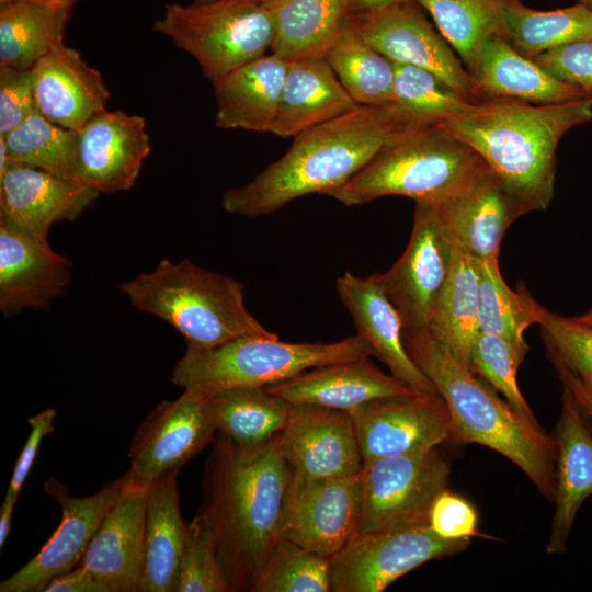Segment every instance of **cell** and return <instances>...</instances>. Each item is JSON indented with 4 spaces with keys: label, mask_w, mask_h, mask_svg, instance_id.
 Listing matches in <instances>:
<instances>
[{
    "label": "cell",
    "mask_w": 592,
    "mask_h": 592,
    "mask_svg": "<svg viewBox=\"0 0 592 592\" xmlns=\"http://www.w3.org/2000/svg\"><path fill=\"white\" fill-rule=\"evenodd\" d=\"M363 464L437 447L451 437L447 406L439 394L414 391L379 398L349 411Z\"/></svg>",
    "instance_id": "16"
},
{
    "label": "cell",
    "mask_w": 592,
    "mask_h": 592,
    "mask_svg": "<svg viewBox=\"0 0 592 592\" xmlns=\"http://www.w3.org/2000/svg\"><path fill=\"white\" fill-rule=\"evenodd\" d=\"M180 469L166 471L149 485L139 592H178L186 532L177 486Z\"/></svg>",
    "instance_id": "30"
},
{
    "label": "cell",
    "mask_w": 592,
    "mask_h": 592,
    "mask_svg": "<svg viewBox=\"0 0 592 592\" xmlns=\"http://www.w3.org/2000/svg\"><path fill=\"white\" fill-rule=\"evenodd\" d=\"M271 15V53L287 62L325 56L349 14V0H257Z\"/></svg>",
    "instance_id": "31"
},
{
    "label": "cell",
    "mask_w": 592,
    "mask_h": 592,
    "mask_svg": "<svg viewBox=\"0 0 592 592\" xmlns=\"http://www.w3.org/2000/svg\"><path fill=\"white\" fill-rule=\"evenodd\" d=\"M574 322L592 327V308L589 309L587 312L580 316L570 317Z\"/></svg>",
    "instance_id": "53"
},
{
    "label": "cell",
    "mask_w": 592,
    "mask_h": 592,
    "mask_svg": "<svg viewBox=\"0 0 592 592\" xmlns=\"http://www.w3.org/2000/svg\"><path fill=\"white\" fill-rule=\"evenodd\" d=\"M277 440L295 473L314 478H333L354 476L363 468L349 411L291 403L287 421Z\"/></svg>",
    "instance_id": "18"
},
{
    "label": "cell",
    "mask_w": 592,
    "mask_h": 592,
    "mask_svg": "<svg viewBox=\"0 0 592 592\" xmlns=\"http://www.w3.org/2000/svg\"><path fill=\"white\" fill-rule=\"evenodd\" d=\"M403 342L447 406L451 437L459 443L480 444L509 458L544 497L554 500L555 439L481 383L426 330L403 329Z\"/></svg>",
    "instance_id": "4"
},
{
    "label": "cell",
    "mask_w": 592,
    "mask_h": 592,
    "mask_svg": "<svg viewBox=\"0 0 592 592\" xmlns=\"http://www.w3.org/2000/svg\"><path fill=\"white\" fill-rule=\"evenodd\" d=\"M456 247L436 202H415L409 242L380 278L405 329L426 330L449 277Z\"/></svg>",
    "instance_id": "11"
},
{
    "label": "cell",
    "mask_w": 592,
    "mask_h": 592,
    "mask_svg": "<svg viewBox=\"0 0 592 592\" xmlns=\"http://www.w3.org/2000/svg\"><path fill=\"white\" fill-rule=\"evenodd\" d=\"M99 194L80 182L10 162L0 174V221L48 242L54 224L75 220Z\"/></svg>",
    "instance_id": "19"
},
{
    "label": "cell",
    "mask_w": 592,
    "mask_h": 592,
    "mask_svg": "<svg viewBox=\"0 0 592 592\" xmlns=\"http://www.w3.org/2000/svg\"><path fill=\"white\" fill-rule=\"evenodd\" d=\"M504 37L525 57L561 45L592 38V10L581 3L556 10H536L521 0H506Z\"/></svg>",
    "instance_id": "37"
},
{
    "label": "cell",
    "mask_w": 592,
    "mask_h": 592,
    "mask_svg": "<svg viewBox=\"0 0 592 592\" xmlns=\"http://www.w3.org/2000/svg\"><path fill=\"white\" fill-rule=\"evenodd\" d=\"M37 111L32 71L0 67V135Z\"/></svg>",
    "instance_id": "46"
},
{
    "label": "cell",
    "mask_w": 592,
    "mask_h": 592,
    "mask_svg": "<svg viewBox=\"0 0 592 592\" xmlns=\"http://www.w3.org/2000/svg\"><path fill=\"white\" fill-rule=\"evenodd\" d=\"M449 464L436 447L363 464L356 533L426 522L433 500L447 489Z\"/></svg>",
    "instance_id": "10"
},
{
    "label": "cell",
    "mask_w": 592,
    "mask_h": 592,
    "mask_svg": "<svg viewBox=\"0 0 592 592\" xmlns=\"http://www.w3.org/2000/svg\"><path fill=\"white\" fill-rule=\"evenodd\" d=\"M287 67V61L271 53L219 80L214 86L216 127L270 133L277 115Z\"/></svg>",
    "instance_id": "28"
},
{
    "label": "cell",
    "mask_w": 592,
    "mask_h": 592,
    "mask_svg": "<svg viewBox=\"0 0 592 592\" xmlns=\"http://www.w3.org/2000/svg\"><path fill=\"white\" fill-rule=\"evenodd\" d=\"M335 288L371 355L414 391L437 394L406 349L403 321L385 291L380 273L362 277L346 271L337 278Z\"/></svg>",
    "instance_id": "20"
},
{
    "label": "cell",
    "mask_w": 592,
    "mask_h": 592,
    "mask_svg": "<svg viewBox=\"0 0 592 592\" xmlns=\"http://www.w3.org/2000/svg\"><path fill=\"white\" fill-rule=\"evenodd\" d=\"M371 352L355 334L334 342H284L277 334H248L215 348L187 343L171 382L203 395L236 387H266L301 372L367 358Z\"/></svg>",
    "instance_id": "7"
},
{
    "label": "cell",
    "mask_w": 592,
    "mask_h": 592,
    "mask_svg": "<svg viewBox=\"0 0 592 592\" xmlns=\"http://www.w3.org/2000/svg\"><path fill=\"white\" fill-rule=\"evenodd\" d=\"M555 365L563 385L567 386L571 390L581 410L587 415L592 418V390L588 388L585 385H583L579 379H577L572 374H570L561 365H558V364H555Z\"/></svg>",
    "instance_id": "50"
},
{
    "label": "cell",
    "mask_w": 592,
    "mask_h": 592,
    "mask_svg": "<svg viewBox=\"0 0 592 592\" xmlns=\"http://www.w3.org/2000/svg\"><path fill=\"white\" fill-rule=\"evenodd\" d=\"M217 433L240 445H257L284 428L291 402L264 387H236L206 395Z\"/></svg>",
    "instance_id": "34"
},
{
    "label": "cell",
    "mask_w": 592,
    "mask_h": 592,
    "mask_svg": "<svg viewBox=\"0 0 592 592\" xmlns=\"http://www.w3.org/2000/svg\"><path fill=\"white\" fill-rule=\"evenodd\" d=\"M129 483L130 477L126 471L91 496L72 497L67 486L49 477L44 483V491L60 506V523L29 562L1 581L0 591L44 592L55 577L79 566L103 519Z\"/></svg>",
    "instance_id": "13"
},
{
    "label": "cell",
    "mask_w": 592,
    "mask_h": 592,
    "mask_svg": "<svg viewBox=\"0 0 592 592\" xmlns=\"http://www.w3.org/2000/svg\"><path fill=\"white\" fill-rule=\"evenodd\" d=\"M394 64V102L418 123L440 124L474 111L480 102L463 95L431 71Z\"/></svg>",
    "instance_id": "40"
},
{
    "label": "cell",
    "mask_w": 592,
    "mask_h": 592,
    "mask_svg": "<svg viewBox=\"0 0 592 592\" xmlns=\"http://www.w3.org/2000/svg\"><path fill=\"white\" fill-rule=\"evenodd\" d=\"M556 503L546 551L565 553L576 515L592 494V434L581 408L563 385L560 417L556 426Z\"/></svg>",
    "instance_id": "26"
},
{
    "label": "cell",
    "mask_w": 592,
    "mask_h": 592,
    "mask_svg": "<svg viewBox=\"0 0 592 592\" xmlns=\"http://www.w3.org/2000/svg\"><path fill=\"white\" fill-rule=\"evenodd\" d=\"M121 291L137 309L151 314L202 348L248 334H274L247 309L243 285L184 259L162 260L150 272L124 282Z\"/></svg>",
    "instance_id": "6"
},
{
    "label": "cell",
    "mask_w": 592,
    "mask_h": 592,
    "mask_svg": "<svg viewBox=\"0 0 592 592\" xmlns=\"http://www.w3.org/2000/svg\"><path fill=\"white\" fill-rule=\"evenodd\" d=\"M439 205L455 247L480 261L499 260L505 231L526 214L489 168Z\"/></svg>",
    "instance_id": "24"
},
{
    "label": "cell",
    "mask_w": 592,
    "mask_h": 592,
    "mask_svg": "<svg viewBox=\"0 0 592 592\" xmlns=\"http://www.w3.org/2000/svg\"><path fill=\"white\" fill-rule=\"evenodd\" d=\"M578 2L592 10V0H578Z\"/></svg>",
    "instance_id": "55"
},
{
    "label": "cell",
    "mask_w": 592,
    "mask_h": 592,
    "mask_svg": "<svg viewBox=\"0 0 592 592\" xmlns=\"http://www.w3.org/2000/svg\"><path fill=\"white\" fill-rule=\"evenodd\" d=\"M361 502V473L314 478L294 471L282 537L330 558L356 533Z\"/></svg>",
    "instance_id": "15"
},
{
    "label": "cell",
    "mask_w": 592,
    "mask_h": 592,
    "mask_svg": "<svg viewBox=\"0 0 592 592\" xmlns=\"http://www.w3.org/2000/svg\"><path fill=\"white\" fill-rule=\"evenodd\" d=\"M480 261L456 248L449 277L435 304L426 331L469 368L479 327Z\"/></svg>",
    "instance_id": "32"
},
{
    "label": "cell",
    "mask_w": 592,
    "mask_h": 592,
    "mask_svg": "<svg viewBox=\"0 0 592 592\" xmlns=\"http://www.w3.org/2000/svg\"><path fill=\"white\" fill-rule=\"evenodd\" d=\"M212 445L197 513L212 530L231 590L251 592L261 565L282 537L294 470L277 435L240 445L217 433Z\"/></svg>",
    "instance_id": "1"
},
{
    "label": "cell",
    "mask_w": 592,
    "mask_h": 592,
    "mask_svg": "<svg viewBox=\"0 0 592 592\" xmlns=\"http://www.w3.org/2000/svg\"><path fill=\"white\" fill-rule=\"evenodd\" d=\"M423 11L414 0H401L364 13L348 14L346 21L391 61L431 71L478 102L475 77Z\"/></svg>",
    "instance_id": "12"
},
{
    "label": "cell",
    "mask_w": 592,
    "mask_h": 592,
    "mask_svg": "<svg viewBox=\"0 0 592 592\" xmlns=\"http://www.w3.org/2000/svg\"><path fill=\"white\" fill-rule=\"evenodd\" d=\"M428 525L442 538L470 540L478 535V514L470 502L445 489L431 504Z\"/></svg>",
    "instance_id": "47"
},
{
    "label": "cell",
    "mask_w": 592,
    "mask_h": 592,
    "mask_svg": "<svg viewBox=\"0 0 592 592\" xmlns=\"http://www.w3.org/2000/svg\"><path fill=\"white\" fill-rule=\"evenodd\" d=\"M18 499L4 497L0 508V548L2 549L11 531L13 511Z\"/></svg>",
    "instance_id": "51"
},
{
    "label": "cell",
    "mask_w": 592,
    "mask_h": 592,
    "mask_svg": "<svg viewBox=\"0 0 592 592\" xmlns=\"http://www.w3.org/2000/svg\"><path fill=\"white\" fill-rule=\"evenodd\" d=\"M526 353L501 335L480 331L470 352L469 369L483 377L522 417L537 423L517 384V369Z\"/></svg>",
    "instance_id": "42"
},
{
    "label": "cell",
    "mask_w": 592,
    "mask_h": 592,
    "mask_svg": "<svg viewBox=\"0 0 592 592\" xmlns=\"http://www.w3.org/2000/svg\"><path fill=\"white\" fill-rule=\"evenodd\" d=\"M27 1H34V2H39V3L54 4V5L73 7L70 0H27Z\"/></svg>",
    "instance_id": "54"
},
{
    "label": "cell",
    "mask_w": 592,
    "mask_h": 592,
    "mask_svg": "<svg viewBox=\"0 0 592 592\" xmlns=\"http://www.w3.org/2000/svg\"><path fill=\"white\" fill-rule=\"evenodd\" d=\"M469 542L442 538L426 522L355 533L329 558L330 592H382L419 566L464 550Z\"/></svg>",
    "instance_id": "9"
},
{
    "label": "cell",
    "mask_w": 592,
    "mask_h": 592,
    "mask_svg": "<svg viewBox=\"0 0 592 592\" xmlns=\"http://www.w3.org/2000/svg\"><path fill=\"white\" fill-rule=\"evenodd\" d=\"M539 326L553 363L592 389V327L546 308Z\"/></svg>",
    "instance_id": "44"
},
{
    "label": "cell",
    "mask_w": 592,
    "mask_h": 592,
    "mask_svg": "<svg viewBox=\"0 0 592 592\" xmlns=\"http://www.w3.org/2000/svg\"><path fill=\"white\" fill-rule=\"evenodd\" d=\"M591 119L592 96L555 104L493 98L440 125L482 159L527 214L554 197L562 136Z\"/></svg>",
    "instance_id": "3"
},
{
    "label": "cell",
    "mask_w": 592,
    "mask_h": 592,
    "mask_svg": "<svg viewBox=\"0 0 592 592\" xmlns=\"http://www.w3.org/2000/svg\"><path fill=\"white\" fill-rule=\"evenodd\" d=\"M152 27L192 55L213 86L266 55L274 38L271 15L257 0L168 3Z\"/></svg>",
    "instance_id": "8"
},
{
    "label": "cell",
    "mask_w": 592,
    "mask_h": 592,
    "mask_svg": "<svg viewBox=\"0 0 592 592\" xmlns=\"http://www.w3.org/2000/svg\"><path fill=\"white\" fill-rule=\"evenodd\" d=\"M31 71L37 111L48 121L77 130L106 110L110 91L103 77L77 49L61 43Z\"/></svg>",
    "instance_id": "23"
},
{
    "label": "cell",
    "mask_w": 592,
    "mask_h": 592,
    "mask_svg": "<svg viewBox=\"0 0 592 592\" xmlns=\"http://www.w3.org/2000/svg\"><path fill=\"white\" fill-rule=\"evenodd\" d=\"M410 124L420 123L396 102L360 105L293 137L280 159L247 184L225 192L221 207L255 218L305 195H326L349 181L392 134Z\"/></svg>",
    "instance_id": "2"
},
{
    "label": "cell",
    "mask_w": 592,
    "mask_h": 592,
    "mask_svg": "<svg viewBox=\"0 0 592 592\" xmlns=\"http://www.w3.org/2000/svg\"><path fill=\"white\" fill-rule=\"evenodd\" d=\"M217 435L206 395L192 390L158 403L137 428L127 453L130 479L150 485L166 471L181 468Z\"/></svg>",
    "instance_id": "14"
},
{
    "label": "cell",
    "mask_w": 592,
    "mask_h": 592,
    "mask_svg": "<svg viewBox=\"0 0 592 592\" xmlns=\"http://www.w3.org/2000/svg\"><path fill=\"white\" fill-rule=\"evenodd\" d=\"M149 485L130 483L107 512L80 562L110 592H139Z\"/></svg>",
    "instance_id": "21"
},
{
    "label": "cell",
    "mask_w": 592,
    "mask_h": 592,
    "mask_svg": "<svg viewBox=\"0 0 592 592\" xmlns=\"http://www.w3.org/2000/svg\"><path fill=\"white\" fill-rule=\"evenodd\" d=\"M215 539L205 519L196 513L186 524L178 592H231Z\"/></svg>",
    "instance_id": "43"
},
{
    "label": "cell",
    "mask_w": 592,
    "mask_h": 592,
    "mask_svg": "<svg viewBox=\"0 0 592 592\" xmlns=\"http://www.w3.org/2000/svg\"><path fill=\"white\" fill-rule=\"evenodd\" d=\"M209 1H213V0H195V2H209Z\"/></svg>",
    "instance_id": "57"
},
{
    "label": "cell",
    "mask_w": 592,
    "mask_h": 592,
    "mask_svg": "<svg viewBox=\"0 0 592 592\" xmlns=\"http://www.w3.org/2000/svg\"><path fill=\"white\" fill-rule=\"evenodd\" d=\"M71 9L27 0L0 5V67L32 69L64 43Z\"/></svg>",
    "instance_id": "33"
},
{
    "label": "cell",
    "mask_w": 592,
    "mask_h": 592,
    "mask_svg": "<svg viewBox=\"0 0 592 592\" xmlns=\"http://www.w3.org/2000/svg\"><path fill=\"white\" fill-rule=\"evenodd\" d=\"M474 76L486 42L504 37L506 0H414ZM505 38V37H504Z\"/></svg>",
    "instance_id": "36"
},
{
    "label": "cell",
    "mask_w": 592,
    "mask_h": 592,
    "mask_svg": "<svg viewBox=\"0 0 592 592\" xmlns=\"http://www.w3.org/2000/svg\"><path fill=\"white\" fill-rule=\"evenodd\" d=\"M480 261V260H479ZM545 307L527 292L513 291L503 280L499 260L480 261L479 327L480 331L503 337L527 353L524 332L539 325Z\"/></svg>",
    "instance_id": "38"
},
{
    "label": "cell",
    "mask_w": 592,
    "mask_h": 592,
    "mask_svg": "<svg viewBox=\"0 0 592 592\" xmlns=\"http://www.w3.org/2000/svg\"><path fill=\"white\" fill-rule=\"evenodd\" d=\"M44 592H110L82 565L55 577L45 588Z\"/></svg>",
    "instance_id": "49"
},
{
    "label": "cell",
    "mask_w": 592,
    "mask_h": 592,
    "mask_svg": "<svg viewBox=\"0 0 592 592\" xmlns=\"http://www.w3.org/2000/svg\"><path fill=\"white\" fill-rule=\"evenodd\" d=\"M534 60L557 79L592 96V38L549 49Z\"/></svg>",
    "instance_id": "45"
},
{
    "label": "cell",
    "mask_w": 592,
    "mask_h": 592,
    "mask_svg": "<svg viewBox=\"0 0 592 592\" xmlns=\"http://www.w3.org/2000/svg\"><path fill=\"white\" fill-rule=\"evenodd\" d=\"M589 388V387H588ZM592 390V389H591Z\"/></svg>",
    "instance_id": "59"
},
{
    "label": "cell",
    "mask_w": 592,
    "mask_h": 592,
    "mask_svg": "<svg viewBox=\"0 0 592 592\" xmlns=\"http://www.w3.org/2000/svg\"><path fill=\"white\" fill-rule=\"evenodd\" d=\"M76 1H77V0H70V2H71L72 4H75Z\"/></svg>",
    "instance_id": "58"
},
{
    "label": "cell",
    "mask_w": 592,
    "mask_h": 592,
    "mask_svg": "<svg viewBox=\"0 0 592 592\" xmlns=\"http://www.w3.org/2000/svg\"><path fill=\"white\" fill-rule=\"evenodd\" d=\"M251 592H330L329 558L281 537L261 565Z\"/></svg>",
    "instance_id": "41"
},
{
    "label": "cell",
    "mask_w": 592,
    "mask_h": 592,
    "mask_svg": "<svg viewBox=\"0 0 592 592\" xmlns=\"http://www.w3.org/2000/svg\"><path fill=\"white\" fill-rule=\"evenodd\" d=\"M487 168L469 146L440 124H410L392 134L349 181L326 195L345 206L389 195L442 203Z\"/></svg>",
    "instance_id": "5"
},
{
    "label": "cell",
    "mask_w": 592,
    "mask_h": 592,
    "mask_svg": "<svg viewBox=\"0 0 592 592\" xmlns=\"http://www.w3.org/2000/svg\"><path fill=\"white\" fill-rule=\"evenodd\" d=\"M401 0H349V14L364 13Z\"/></svg>",
    "instance_id": "52"
},
{
    "label": "cell",
    "mask_w": 592,
    "mask_h": 592,
    "mask_svg": "<svg viewBox=\"0 0 592 592\" xmlns=\"http://www.w3.org/2000/svg\"><path fill=\"white\" fill-rule=\"evenodd\" d=\"M291 402L351 411L368 401L414 392L369 357L325 365L264 387ZM419 392V391H418Z\"/></svg>",
    "instance_id": "25"
},
{
    "label": "cell",
    "mask_w": 592,
    "mask_h": 592,
    "mask_svg": "<svg viewBox=\"0 0 592 592\" xmlns=\"http://www.w3.org/2000/svg\"><path fill=\"white\" fill-rule=\"evenodd\" d=\"M474 77L479 101L510 98L555 104L588 96L578 87L557 79L534 59L520 54L500 35L490 37L483 45Z\"/></svg>",
    "instance_id": "29"
},
{
    "label": "cell",
    "mask_w": 592,
    "mask_h": 592,
    "mask_svg": "<svg viewBox=\"0 0 592 592\" xmlns=\"http://www.w3.org/2000/svg\"><path fill=\"white\" fill-rule=\"evenodd\" d=\"M357 106L323 56L304 57L288 62L270 134L295 137Z\"/></svg>",
    "instance_id": "27"
},
{
    "label": "cell",
    "mask_w": 592,
    "mask_h": 592,
    "mask_svg": "<svg viewBox=\"0 0 592 592\" xmlns=\"http://www.w3.org/2000/svg\"><path fill=\"white\" fill-rule=\"evenodd\" d=\"M56 410L47 408L27 419L30 424V434L22 448L5 496L18 499L19 493L33 467L41 443L45 436L54 431L53 422L56 418Z\"/></svg>",
    "instance_id": "48"
},
{
    "label": "cell",
    "mask_w": 592,
    "mask_h": 592,
    "mask_svg": "<svg viewBox=\"0 0 592 592\" xmlns=\"http://www.w3.org/2000/svg\"><path fill=\"white\" fill-rule=\"evenodd\" d=\"M77 134L78 182L99 193L133 187L151 150L144 117L104 110L77 129Z\"/></svg>",
    "instance_id": "17"
},
{
    "label": "cell",
    "mask_w": 592,
    "mask_h": 592,
    "mask_svg": "<svg viewBox=\"0 0 592 592\" xmlns=\"http://www.w3.org/2000/svg\"><path fill=\"white\" fill-rule=\"evenodd\" d=\"M69 280V260L49 242L0 221V309L4 317L46 308Z\"/></svg>",
    "instance_id": "22"
},
{
    "label": "cell",
    "mask_w": 592,
    "mask_h": 592,
    "mask_svg": "<svg viewBox=\"0 0 592 592\" xmlns=\"http://www.w3.org/2000/svg\"><path fill=\"white\" fill-rule=\"evenodd\" d=\"M323 57L358 105L394 102V61L368 44L346 20Z\"/></svg>",
    "instance_id": "35"
},
{
    "label": "cell",
    "mask_w": 592,
    "mask_h": 592,
    "mask_svg": "<svg viewBox=\"0 0 592 592\" xmlns=\"http://www.w3.org/2000/svg\"><path fill=\"white\" fill-rule=\"evenodd\" d=\"M11 1H13V0H0V5H3V4L9 3Z\"/></svg>",
    "instance_id": "56"
},
{
    "label": "cell",
    "mask_w": 592,
    "mask_h": 592,
    "mask_svg": "<svg viewBox=\"0 0 592 592\" xmlns=\"http://www.w3.org/2000/svg\"><path fill=\"white\" fill-rule=\"evenodd\" d=\"M0 136L10 162L24 163L77 181V130L57 125L36 111L14 129Z\"/></svg>",
    "instance_id": "39"
}]
</instances>
